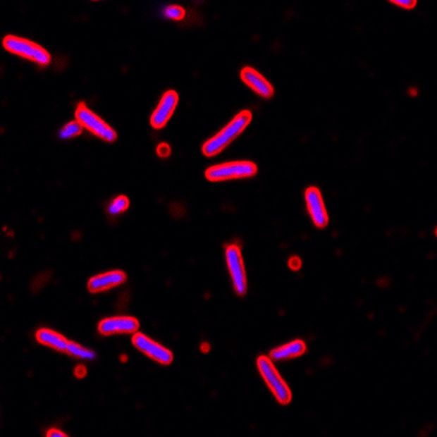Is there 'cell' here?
Masks as SVG:
<instances>
[{"mask_svg": "<svg viewBox=\"0 0 437 437\" xmlns=\"http://www.w3.org/2000/svg\"><path fill=\"white\" fill-rule=\"evenodd\" d=\"M252 119H253V115L248 109L238 113L223 129L204 142L202 146V153L208 158H212L222 152L228 144H231L247 128Z\"/></svg>", "mask_w": 437, "mask_h": 437, "instance_id": "6da1fadb", "label": "cell"}, {"mask_svg": "<svg viewBox=\"0 0 437 437\" xmlns=\"http://www.w3.org/2000/svg\"><path fill=\"white\" fill-rule=\"evenodd\" d=\"M3 45L4 49L9 53L33 61L42 67H47L51 63V54L35 42L16 35H6Z\"/></svg>", "mask_w": 437, "mask_h": 437, "instance_id": "7a4b0ae2", "label": "cell"}, {"mask_svg": "<svg viewBox=\"0 0 437 437\" xmlns=\"http://www.w3.org/2000/svg\"><path fill=\"white\" fill-rule=\"evenodd\" d=\"M257 369L259 371L260 376L265 381L268 388L271 391L272 395L277 399L278 402L283 406H287L292 401V391L289 385L284 381L279 371L276 369L273 361L270 357H258Z\"/></svg>", "mask_w": 437, "mask_h": 437, "instance_id": "3957f363", "label": "cell"}, {"mask_svg": "<svg viewBox=\"0 0 437 437\" xmlns=\"http://www.w3.org/2000/svg\"><path fill=\"white\" fill-rule=\"evenodd\" d=\"M258 168L255 163L250 161H232L222 163L218 166L207 168L206 178L210 182H226V180H240V178H253L257 174Z\"/></svg>", "mask_w": 437, "mask_h": 437, "instance_id": "277c9868", "label": "cell"}, {"mask_svg": "<svg viewBox=\"0 0 437 437\" xmlns=\"http://www.w3.org/2000/svg\"><path fill=\"white\" fill-rule=\"evenodd\" d=\"M75 121H78L83 128L87 129L91 134L102 139L106 142H114L117 140L116 131L104 122L99 115L95 114L87 106L85 102L78 103L75 109Z\"/></svg>", "mask_w": 437, "mask_h": 437, "instance_id": "5b68a950", "label": "cell"}, {"mask_svg": "<svg viewBox=\"0 0 437 437\" xmlns=\"http://www.w3.org/2000/svg\"><path fill=\"white\" fill-rule=\"evenodd\" d=\"M226 259L234 290L238 295L243 297L247 292V276L240 246L236 244L228 245L226 250Z\"/></svg>", "mask_w": 437, "mask_h": 437, "instance_id": "8992f818", "label": "cell"}, {"mask_svg": "<svg viewBox=\"0 0 437 437\" xmlns=\"http://www.w3.org/2000/svg\"><path fill=\"white\" fill-rule=\"evenodd\" d=\"M133 345L140 352L144 353L147 357H150L156 362L160 363V364L170 365L173 362V359H174V355H173L170 350L163 347L160 343L152 340L151 338L147 337L144 333H135L134 337H133Z\"/></svg>", "mask_w": 437, "mask_h": 437, "instance_id": "52a82bcc", "label": "cell"}, {"mask_svg": "<svg viewBox=\"0 0 437 437\" xmlns=\"http://www.w3.org/2000/svg\"><path fill=\"white\" fill-rule=\"evenodd\" d=\"M178 92L174 90L166 91L163 94L158 107L154 109L150 117L151 126L154 129H162L166 126L171 117L174 114V111L178 104Z\"/></svg>", "mask_w": 437, "mask_h": 437, "instance_id": "ba28073f", "label": "cell"}, {"mask_svg": "<svg viewBox=\"0 0 437 437\" xmlns=\"http://www.w3.org/2000/svg\"><path fill=\"white\" fill-rule=\"evenodd\" d=\"M305 202L312 221L319 228H325L329 223L327 209L321 190L311 186L305 192Z\"/></svg>", "mask_w": 437, "mask_h": 437, "instance_id": "9c48e42d", "label": "cell"}, {"mask_svg": "<svg viewBox=\"0 0 437 437\" xmlns=\"http://www.w3.org/2000/svg\"><path fill=\"white\" fill-rule=\"evenodd\" d=\"M99 333L103 336L128 335L136 333L139 329V321L130 316H117L103 319L99 324Z\"/></svg>", "mask_w": 437, "mask_h": 437, "instance_id": "30bf717a", "label": "cell"}, {"mask_svg": "<svg viewBox=\"0 0 437 437\" xmlns=\"http://www.w3.org/2000/svg\"><path fill=\"white\" fill-rule=\"evenodd\" d=\"M240 79L254 92L257 93L259 97H264V99H271L275 95V89L272 87L271 83L252 67H245V68L242 69Z\"/></svg>", "mask_w": 437, "mask_h": 437, "instance_id": "8fae6325", "label": "cell"}, {"mask_svg": "<svg viewBox=\"0 0 437 437\" xmlns=\"http://www.w3.org/2000/svg\"><path fill=\"white\" fill-rule=\"evenodd\" d=\"M127 275L122 270H112L101 275L94 276L87 282V290L91 293L109 291L113 288L122 285L126 282Z\"/></svg>", "mask_w": 437, "mask_h": 437, "instance_id": "7c38bea8", "label": "cell"}, {"mask_svg": "<svg viewBox=\"0 0 437 437\" xmlns=\"http://www.w3.org/2000/svg\"><path fill=\"white\" fill-rule=\"evenodd\" d=\"M35 337H37V343L45 345V347L56 350V351H61V352H66L69 345L68 339H66L63 335L57 333V331L47 329V328L39 329Z\"/></svg>", "mask_w": 437, "mask_h": 437, "instance_id": "4fadbf2b", "label": "cell"}, {"mask_svg": "<svg viewBox=\"0 0 437 437\" xmlns=\"http://www.w3.org/2000/svg\"><path fill=\"white\" fill-rule=\"evenodd\" d=\"M306 352V345L302 340H294L282 347H276L270 352L272 361H284L302 357Z\"/></svg>", "mask_w": 437, "mask_h": 437, "instance_id": "5bb4252c", "label": "cell"}, {"mask_svg": "<svg viewBox=\"0 0 437 437\" xmlns=\"http://www.w3.org/2000/svg\"><path fill=\"white\" fill-rule=\"evenodd\" d=\"M66 353L70 355V357H75V359H93L95 355H97L92 350L82 347V345L73 343V341H69Z\"/></svg>", "mask_w": 437, "mask_h": 437, "instance_id": "9a60e30c", "label": "cell"}, {"mask_svg": "<svg viewBox=\"0 0 437 437\" xmlns=\"http://www.w3.org/2000/svg\"><path fill=\"white\" fill-rule=\"evenodd\" d=\"M83 127L78 121H73V122L67 123L65 126L61 128L59 133V137L61 139H71L80 136L82 134Z\"/></svg>", "mask_w": 437, "mask_h": 437, "instance_id": "2e32d148", "label": "cell"}, {"mask_svg": "<svg viewBox=\"0 0 437 437\" xmlns=\"http://www.w3.org/2000/svg\"><path fill=\"white\" fill-rule=\"evenodd\" d=\"M129 208V199L126 196H121L116 197L114 200H113L109 206V212L112 214V216H117V214H123V212L126 211Z\"/></svg>", "mask_w": 437, "mask_h": 437, "instance_id": "e0dca14e", "label": "cell"}, {"mask_svg": "<svg viewBox=\"0 0 437 437\" xmlns=\"http://www.w3.org/2000/svg\"><path fill=\"white\" fill-rule=\"evenodd\" d=\"M164 15H166L168 19L182 20L184 19L186 13H185L184 8L180 7V6L173 5L166 8V10H164Z\"/></svg>", "mask_w": 437, "mask_h": 437, "instance_id": "ac0fdd59", "label": "cell"}, {"mask_svg": "<svg viewBox=\"0 0 437 437\" xmlns=\"http://www.w3.org/2000/svg\"><path fill=\"white\" fill-rule=\"evenodd\" d=\"M390 3L407 10L413 9L415 6L418 5L415 0H391Z\"/></svg>", "mask_w": 437, "mask_h": 437, "instance_id": "d6986e66", "label": "cell"}, {"mask_svg": "<svg viewBox=\"0 0 437 437\" xmlns=\"http://www.w3.org/2000/svg\"><path fill=\"white\" fill-rule=\"evenodd\" d=\"M156 153L160 158H168L171 154V147L166 142H162L156 148Z\"/></svg>", "mask_w": 437, "mask_h": 437, "instance_id": "ffe728a7", "label": "cell"}, {"mask_svg": "<svg viewBox=\"0 0 437 437\" xmlns=\"http://www.w3.org/2000/svg\"><path fill=\"white\" fill-rule=\"evenodd\" d=\"M302 262L301 259L297 256H293V257L290 258L289 260V267L291 268L292 270H299L301 268Z\"/></svg>", "mask_w": 437, "mask_h": 437, "instance_id": "44dd1931", "label": "cell"}, {"mask_svg": "<svg viewBox=\"0 0 437 437\" xmlns=\"http://www.w3.org/2000/svg\"><path fill=\"white\" fill-rule=\"evenodd\" d=\"M47 437H67L68 435L66 433L61 432L59 429H51L49 432L47 433Z\"/></svg>", "mask_w": 437, "mask_h": 437, "instance_id": "7402d4cb", "label": "cell"}, {"mask_svg": "<svg viewBox=\"0 0 437 437\" xmlns=\"http://www.w3.org/2000/svg\"><path fill=\"white\" fill-rule=\"evenodd\" d=\"M75 376L77 377H80V378H82V377H85V375H87V369H85V367H75Z\"/></svg>", "mask_w": 437, "mask_h": 437, "instance_id": "603a6c76", "label": "cell"}]
</instances>
